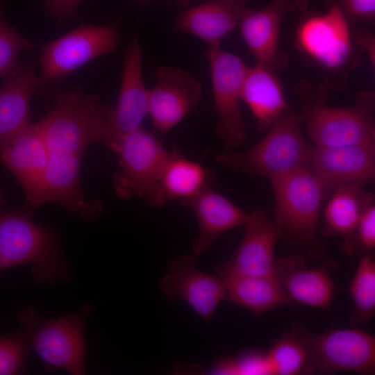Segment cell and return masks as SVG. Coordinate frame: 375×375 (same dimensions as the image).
Masks as SVG:
<instances>
[{
	"label": "cell",
	"instance_id": "6da1fadb",
	"mask_svg": "<svg viewBox=\"0 0 375 375\" xmlns=\"http://www.w3.org/2000/svg\"><path fill=\"white\" fill-rule=\"evenodd\" d=\"M5 199L0 187V272L27 265L38 283L70 281L71 267L57 233L36 222L33 209H7Z\"/></svg>",
	"mask_w": 375,
	"mask_h": 375
},
{
	"label": "cell",
	"instance_id": "7a4b0ae2",
	"mask_svg": "<svg viewBox=\"0 0 375 375\" xmlns=\"http://www.w3.org/2000/svg\"><path fill=\"white\" fill-rule=\"evenodd\" d=\"M351 26L335 4L326 12L310 10L299 17L294 45L303 63L322 76L328 90L344 91L350 73L364 50L352 40Z\"/></svg>",
	"mask_w": 375,
	"mask_h": 375
},
{
	"label": "cell",
	"instance_id": "3957f363",
	"mask_svg": "<svg viewBox=\"0 0 375 375\" xmlns=\"http://www.w3.org/2000/svg\"><path fill=\"white\" fill-rule=\"evenodd\" d=\"M294 92L315 147L375 142L374 91H358L355 103L349 107L327 105L328 90L307 79L301 80Z\"/></svg>",
	"mask_w": 375,
	"mask_h": 375
},
{
	"label": "cell",
	"instance_id": "277c9868",
	"mask_svg": "<svg viewBox=\"0 0 375 375\" xmlns=\"http://www.w3.org/2000/svg\"><path fill=\"white\" fill-rule=\"evenodd\" d=\"M53 101L38 123L49 153L83 156L89 145L103 143L111 106L78 87L58 91Z\"/></svg>",
	"mask_w": 375,
	"mask_h": 375
},
{
	"label": "cell",
	"instance_id": "5b68a950",
	"mask_svg": "<svg viewBox=\"0 0 375 375\" xmlns=\"http://www.w3.org/2000/svg\"><path fill=\"white\" fill-rule=\"evenodd\" d=\"M303 122L300 113L290 110L254 147L242 152L218 153L215 161L230 170L269 180L309 167L314 147L304 138L301 128Z\"/></svg>",
	"mask_w": 375,
	"mask_h": 375
},
{
	"label": "cell",
	"instance_id": "8992f818",
	"mask_svg": "<svg viewBox=\"0 0 375 375\" xmlns=\"http://www.w3.org/2000/svg\"><path fill=\"white\" fill-rule=\"evenodd\" d=\"M93 311L85 304L76 313L53 319H42L37 308L21 310L17 319L22 328L28 347L35 351L48 372L62 369L72 375L86 372L85 333L88 319Z\"/></svg>",
	"mask_w": 375,
	"mask_h": 375
},
{
	"label": "cell",
	"instance_id": "52a82bcc",
	"mask_svg": "<svg viewBox=\"0 0 375 375\" xmlns=\"http://www.w3.org/2000/svg\"><path fill=\"white\" fill-rule=\"evenodd\" d=\"M269 181L275 197L273 219L283 236L312 254L319 246L316 228L322 203L328 197L322 183L309 167Z\"/></svg>",
	"mask_w": 375,
	"mask_h": 375
},
{
	"label": "cell",
	"instance_id": "ba28073f",
	"mask_svg": "<svg viewBox=\"0 0 375 375\" xmlns=\"http://www.w3.org/2000/svg\"><path fill=\"white\" fill-rule=\"evenodd\" d=\"M119 44L116 24H83L41 49L39 88L57 82L91 60L115 51Z\"/></svg>",
	"mask_w": 375,
	"mask_h": 375
},
{
	"label": "cell",
	"instance_id": "9c48e42d",
	"mask_svg": "<svg viewBox=\"0 0 375 375\" xmlns=\"http://www.w3.org/2000/svg\"><path fill=\"white\" fill-rule=\"evenodd\" d=\"M206 56L218 116L216 133L228 149H233L244 142L248 134L240 111V101L249 67L240 56L223 49L219 42L208 44Z\"/></svg>",
	"mask_w": 375,
	"mask_h": 375
},
{
	"label": "cell",
	"instance_id": "30bf717a",
	"mask_svg": "<svg viewBox=\"0 0 375 375\" xmlns=\"http://www.w3.org/2000/svg\"><path fill=\"white\" fill-rule=\"evenodd\" d=\"M110 149L117 153L120 166L112 176L115 192L125 200L144 198L170 153L160 140L142 126L124 135Z\"/></svg>",
	"mask_w": 375,
	"mask_h": 375
},
{
	"label": "cell",
	"instance_id": "8fae6325",
	"mask_svg": "<svg viewBox=\"0 0 375 375\" xmlns=\"http://www.w3.org/2000/svg\"><path fill=\"white\" fill-rule=\"evenodd\" d=\"M301 334L308 353L306 372H374L373 335L356 328L335 329L320 335Z\"/></svg>",
	"mask_w": 375,
	"mask_h": 375
},
{
	"label": "cell",
	"instance_id": "7c38bea8",
	"mask_svg": "<svg viewBox=\"0 0 375 375\" xmlns=\"http://www.w3.org/2000/svg\"><path fill=\"white\" fill-rule=\"evenodd\" d=\"M197 262L194 256H179L172 259L161 279L160 290L170 301L188 302L210 324L219 302L225 299V280L198 269Z\"/></svg>",
	"mask_w": 375,
	"mask_h": 375
},
{
	"label": "cell",
	"instance_id": "4fadbf2b",
	"mask_svg": "<svg viewBox=\"0 0 375 375\" xmlns=\"http://www.w3.org/2000/svg\"><path fill=\"white\" fill-rule=\"evenodd\" d=\"M156 83L149 90V113L163 138L199 103L202 86L190 73L175 67L155 71Z\"/></svg>",
	"mask_w": 375,
	"mask_h": 375
},
{
	"label": "cell",
	"instance_id": "5bb4252c",
	"mask_svg": "<svg viewBox=\"0 0 375 375\" xmlns=\"http://www.w3.org/2000/svg\"><path fill=\"white\" fill-rule=\"evenodd\" d=\"M142 50L135 36L125 51L117 103L111 106L103 144L111 149L124 135L142 126L149 113V90L142 76Z\"/></svg>",
	"mask_w": 375,
	"mask_h": 375
},
{
	"label": "cell",
	"instance_id": "9a60e30c",
	"mask_svg": "<svg viewBox=\"0 0 375 375\" xmlns=\"http://www.w3.org/2000/svg\"><path fill=\"white\" fill-rule=\"evenodd\" d=\"M244 235L227 262L217 269V275L226 278L235 275H274V249L283 231L262 209L248 212Z\"/></svg>",
	"mask_w": 375,
	"mask_h": 375
},
{
	"label": "cell",
	"instance_id": "2e32d148",
	"mask_svg": "<svg viewBox=\"0 0 375 375\" xmlns=\"http://www.w3.org/2000/svg\"><path fill=\"white\" fill-rule=\"evenodd\" d=\"M309 169L322 183L328 197L340 185L364 186L374 178L375 142L314 147Z\"/></svg>",
	"mask_w": 375,
	"mask_h": 375
},
{
	"label": "cell",
	"instance_id": "e0dca14e",
	"mask_svg": "<svg viewBox=\"0 0 375 375\" xmlns=\"http://www.w3.org/2000/svg\"><path fill=\"white\" fill-rule=\"evenodd\" d=\"M294 10L288 0H274L260 9L246 8L238 25L256 65L276 73L287 67L288 57L279 49V31L285 15Z\"/></svg>",
	"mask_w": 375,
	"mask_h": 375
},
{
	"label": "cell",
	"instance_id": "ac0fdd59",
	"mask_svg": "<svg viewBox=\"0 0 375 375\" xmlns=\"http://www.w3.org/2000/svg\"><path fill=\"white\" fill-rule=\"evenodd\" d=\"M49 152L38 124L30 123L0 149V160L13 174L25 195L24 206L37 201Z\"/></svg>",
	"mask_w": 375,
	"mask_h": 375
},
{
	"label": "cell",
	"instance_id": "d6986e66",
	"mask_svg": "<svg viewBox=\"0 0 375 375\" xmlns=\"http://www.w3.org/2000/svg\"><path fill=\"white\" fill-rule=\"evenodd\" d=\"M83 156L49 153L37 206L56 202L85 220L96 219L102 212L99 200L86 201L80 186Z\"/></svg>",
	"mask_w": 375,
	"mask_h": 375
},
{
	"label": "cell",
	"instance_id": "ffe728a7",
	"mask_svg": "<svg viewBox=\"0 0 375 375\" xmlns=\"http://www.w3.org/2000/svg\"><path fill=\"white\" fill-rule=\"evenodd\" d=\"M333 263L309 269L303 257L293 255L275 260L274 275L293 301L327 310L334 294Z\"/></svg>",
	"mask_w": 375,
	"mask_h": 375
},
{
	"label": "cell",
	"instance_id": "44dd1931",
	"mask_svg": "<svg viewBox=\"0 0 375 375\" xmlns=\"http://www.w3.org/2000/svg\"><path fill=\"white\" fill-rule=\"evenodd\" d=\"M215 173L210 167L185 158L178 149L170 151L155 183L144 199L161 207L169 201L190 198L210 187Z\"/></svg>",
	"mask_w": 375,
	"mask_h": 375
},
{
	"label": "cell",
	"instance_id": "7402d4cb",
	"mask_svg": "<svg viewBox=\"0 0 375 375\" xmlns=\"http://www.w3.org/2000/svg\"><path fill=\"white\" fill-rule=\"evenodd\" d=\"M178 202L192 210L197 219L199 234L192 244L196 255L210 248L221 234L243 226L248 215L210 187Z\"/></svg>",
	"mask_w": 375,
	"mask_h": 375
},
{
	"label": "cell",
	"instance_id": "603a6c76",
	"mask_svg": "<svg viewBox=\"0 0 375 375\" xmlns=\"http://www.w3.org/2000/svg\"><path fill=\"white\" fill-rule=\"evenodd\" d=\"M249 0H208L183 10L174 29L209 43L219 42L238 25Z\"/></svg>",
	"mask_w": 375,
	"mask_h": 375
},
{
	"label": "cell",
	"instance_id": "cb8c5ba5",
	"mask_svg": "<svg viewBox=\"0 0 375 375\" xmlns=\"http://www.w3.org/2000/svg\"><path fill=\"white\" fill-rule=\"evenodd\" d=\"M39 88L38 76L29 64L0 88V149L31 122V100Z\"/></svg>",
	"mask_w": 375,
	"mask_h": 375
},
{
	"label": "cell",
	"instance_id": "d4e9b609",
	"mask_svg": "<svg viewBox=\"0 0 375 375\" xmlns=\"http://www.w3.org/2000/svg\"><path fill=\"white\" fill-rule=\"evenodd\" d=\"M242 101L252 112L261 131H267L290 110L277 73L258 65L248 69L242 85Z\"/></svg>",
	"mask_w": 375,
	"mask_h": 375
},
{
	"label": "cell",
	"instance_id": "484cf974",
	"mask_svg": "<svg viewBox=\"0 0 375 375\" xmlns=\"http://www.w3.org/2000/svg\"><path fill=\"white\" fill-rule=\"evenodd\" d=\"M223 278L225 299L258 315L294 301L274 275H235Z\"/></svg>",
	"mask_w": 375,
	"mask_h": 375
},
{
	"label": "cell",
	"instance_id": "4316f807",
	"mask_svg": "<svg viewBox=\"0 0 375 375\" xmlns=\"http://www.w3.org/2000/svg\"><path fill=\"white\" fill-rule=\"evenodd\" d=\"M330 195L324 209L323 235L347 239L355 231L364 210L373 203L374 195L357 184L340 185Z\"/></svg>",
	"mask_w": 375,
	"mask_h": 375
},
{
	"label": "cell",
	"instance_id": "83f0119b",
	"mask_svg": "<svg viewBox=\"0 0 375 375\" xmlns=\"http://www.w3.org/2000/svg\"><path fill=\"white\" fill-rule=\"evenodd\" d=\"M349 291L353 302L351 324L354 326L366 324L375 311V263L369 258L360 259Z\"/></svg>",
	"mask_w": 375,
	"mask_h": 375
},
{
	"label": "cell",
	"instance_id": "f1b7e54d",
	"mask_svg": "<svg viewBox=\"0 0 375 375\" xmlns=\"http://www.w3.org/2000/svg\"><path fill=\"white\" fill-rule=\"evenodd\" d=\"M274 374L292 375L306 372L308 353L301 332L278 339L267 353Z\"/></svg>",
	"mask_w": 375,
	"mask_h": 375
},
{
	"label": "cell",
	"instance_id": "f546056e",
	"mask_svg": "<svg viewBox=\"0 0 375 375\" xmlns=\"http://www.w3.org/2000/svg\"><path fill=\"white\" fill-rule=\"evenodd\" d=\"M33 44L10 26L0 10V77L6 80L19 67V56Z\"/></svg>",
	"mask_w": 375,
	"mask_h": 375
},
{
	"label": "cell",
	"instance_id": "4dcf8cb0",
	"mask_svg": "<svg viewBox=\"0 0 375 375\" xmlns=\"http://www.w3.org/2000/svg\"><path fill=\"white\" fill-rule=\"evenodd\" d=\"M28 347L22 331L0 337V375L24 371Z\"/></svg>",
	"mask_w": 375,
	"mask_h": 375
},
{
	"label": "cell",
	"instance_id": "1f68e13d",
	"mask_svg": "<svg viewBox=\"0 0 375 375\" xmlns=\"http://www.w3.org/2000/svg\"><path fill=\"white\" fill-rule=\"evenodd\" d=\"M213 372L218 374H274L267 353L258 352L225 360Z\"/></svg>",
	"mask_w": 375,
	"mask_h": 375
},
{
	"label": "cell",
	"instance_id": "d6a6232c",
	"mask_svg": "<svg viewBox=\"0 0 375 375\" xmlns=\"http://www.w3.org/2000/svg\"><path fill=\"white\" fill-rule=\"evenodd\" d=\"M357 244L358 251H367L375 247V206L369 205L361 215L355 231L344 240L343 249L349 252L353 244Z\"/></svg>",
	"mask_w": 375,
	"mask_h": 375
},
{
	"label": "cell",
	"instance_id": "836d02e7",
	"mask_svg": "<svg viewBox=\"0 0 375 375\" xmlns=\"http://www.w3.org/2000/svg\"><path fill=\"white\" fill-rule=\"evenodd\" d=\"M341 10L351 26L355 23L374 24L375 0H331Z\"/></svg>",
	"mask_w": 375,
	"mask_h": 375
},
{
	"label": "cell",
	"instance_id": "e575fe53",
	"mask_svg": "<svg viewBox=\"0 0 375 375\" xmlns=\"http://www.w3.org/2000/svg\"><path fill=\"white\" fill-rule=\"evenodd\" d=\"M82 0H46L44 9L58 22L73 17L76 7Z\"/></svg>",
	"mask_w": 375,
	"mask_h": 375
},
{
	"label": "cell",
	"instance_id": "d590c367",
	"mask_svg": "<svg viewBox=\"0 0 375 375\" xmlns=\"http://www.w3.org/2000/svg\"><path fill=\"white\" fill-rule=\"evenodd\" d=\"M353 41L367 53L369 61L375 66V37L372 32L365 26H361L351 31Z\"/></svg>",
	"mask_w": 375,
	"mask_h": 375
},
{
	"label": "cell",
	"instance_id": "8d00e7d4",
	"mask_svg": "<svg viewBox=\"0 0 375 375\" xmlns=\"http://www.w3.org/2000/svg\"><path fill=\"white\" fill-rule=\"evenodd\" d=\"M290 1L296 8L301 11H305L308 8L309 0H288Z\"/></svg>",
	"mask_w": 375,
	"mask_h": 375
},
{
	"label": "cell",
	"instance_id": "74e56055",
	"mask_svg": "<svg viewBox=\"0 0 375 375\" xmlns=\"http://www.w3.org/2000/svg\"><path fill=\"white\" fill-rule=\"evenodd\" d=\"M175 1L180 6L186 7L189 5L190 0H175Z\"/></svg>",
	"mask_w": 375,
	"mask_h": 375
}]
</instances>
